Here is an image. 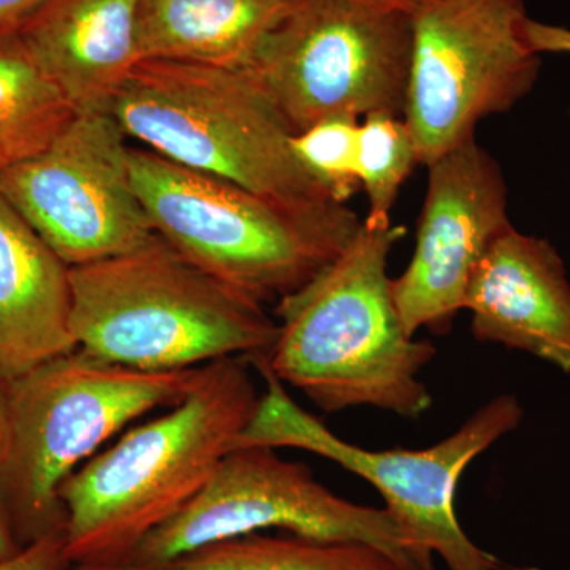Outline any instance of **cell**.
Returning a JSON list of instances; mask_svg holds the SVG:
<instances>
[{
    "mask_svg": "<svg viewBox=\"0 0 570 570\" xmlns=\"http://www.w3.org/2000/svg\"><path fill=\"white\" fill-rule=\"evenodd\" d=\"M524 32H527L528 43L538 55L542 52L570 55V29L564 26L546 24L528 18Z\"/></svg>",
    "mask_w": 570,
    "mask_h": 570,
    "instance_id": "obj_22",
    "label": "cell"
},
{
    "mask_svg": "<svg viewBox=\"0 0 570 570\" xmlns=\"http://www.w3.org/2000/svg\"><path fill=\"white\" fill-rule=\"evenodd\" d=\"M250 363L264 379L265 392L234 449L287 448L324 456L370 482L412 542L439 554L450 570H498V561L461 528L455 497L464 469L520 425L523 407L515 396L494 397L433 448L376 452L343 441L298 406L265 355L250 356Z\"/></svg>",
    "mask_w": 570,
    "mask_h": 570,
    "instance_id": "obj_7",
    "label": "cell"
},
{
    "mask_svg": "<svg viewBox=\"0 0 570 570\" xmlns=\"http://www.w3.org/2000/svg\"><path fill=\"white\" fill-rule=\"evenodd\" d=\"M126 140L111 112H77L47 151L0 174L2 197L66 265L126 254L156 236Z\"/></svg>",
    "mask_w": 570,
    "mask_h": 570,
    "instance_id": "obj_11",
    "label": "cell"
},
{
    "mask_svg": "<svg viewBox=\"0 0 570 570\" xmlns=\"http://www.w3.org/2000/svg\"><path fill=\"white\" fill-rule=\"evenodd\" d=\"M62 570H119V569H99V568H82V566H66Z\"/></svg>",
    "mask_w": 570,
    "mask_h": 570,
    "instance_id": "obj_27",
    "label": "cell"
},
{
    "mask_svg": "<svg viewBox=\"0 0 570 570\" xmlns=\"http://www.w3.org/2000/svg\"><path fill=\"white\" fill-rule=\"evenodd\" d=\"M404 234L392 220L365 219L340 257L276 305L266 363L324 412L367 406L419 419L433 406L420 373L436 347L407 335L387 275Z\"/></svg>",
    "mask_w": 570,
    "mask_h": 570,
    "instance_id": "obj_2",
    "label": "cell"
},
{
    "mask_svg": "<svg viewBox=\"0 0 570 570\" xmlns=\"http://www.w3.org/2000/svg\"><path fill=\"white\" fill-rule=\"evenodd\" d=\"M411 56L406 11L298 0L245 70L296 135L340 116H403Z\"/></svg>",
    "mask_w": 570,
    "mask_h": 570,
    "instance_id": "obj_8",
    "label": "cell"
},
{
    "mask_svg": "<svg viewBox=\"0 0 570 570\" xmlns=\"http://www.w3.org/2000/svg\"><path fill=\"white\" fill-rule=\"evenodd\" d=\"M202 370L151 373L77 347L11 381L0 499L26 532L24 543L63 531L62 483L134 420L181 403Z\"/></svg>",
    "mask_w": 570,
    "mask_h": 570,
    "instance_id": "obj_6",
    "label": "cell"
},
{
    "mask_svg": "<svg viewBox=\"0 0 570 570\" xmlns=\"http://www.w3.org/2000/svg\"><path fill=\"white\" fill-rule=\"evenodd\" d=\"M10 441V381L0 370V468L7 459Z\"/></svg>",
    "mask_w": 570,
    "mask_h": 570,
    "instance_id": "obj_24",
    "label": "cell"
},
{
    "mask_svg": "<svg viewBox=\"0 0 570 570\" xmlns=\"http://www.w3.org/2000/svg\"><path fill=\"white\" fill-rule=\"evenodd\" d=\"M269 528L313 539L362 540L407 570H436L433 554L412 542L389 509L337 497L306 464L281 459L269 448L228 452L204 490L119 568H154L209 543Z\"/></svg>",
    "mask_w": 570,
    "mask_h": 570,
    "instance_id": "obj_10",
    "label": "cell"
},
{
    "mask_svg": "<svg viewBox=\"0 0 570 570\" xmlns=\"http://www.w3.org/2000/svg\"><path fill=\"white\" fill-rule=\"evenodd\" d=\"M298 0H138L140 61L245 70Z\"/></svg>",
    "mask_w": 570,
    "mask_h": 570,
    "instance_id": "obj_16",
    "label": "cell"
},
{
    "mask_svg": "<svg viewBox=\"0 0 570 570\" xmlns=\"http://www.w3.org/2000/svg\"><path fill=\"white\" fill-rule=\"evenodd\" d=\"M411 17L403 119L430 167L532 91L540 55L524 32V0H426Z\"/></svg>",
    "mask_w": 570,
    "mask_h": 570,
    "instance_id": "obj_9",
    "label": "cell"
},
{
    "mask_svg": "<svg viewBox=\"0 0 570 570\" xmlns=\"http://www.w3.org/2000/svg\"><path fill=\"white\" fill-rule=\"evenodd\" d=\"M21 547L18 546L9 513H7L6 505H3L2 499H0V560H6V558L17 553Z\"/></svg>",
    "mask_w": 570,
    "mask_h": 570,
    "instance_id": "obj_25",
    "label": "cell"
},
{
    "mask_svg": "<svg viewBox=\"0 0 570 570\" xmlns=\"http://www.w3.org/2000/svg\"><path fill=\"white\" fill-rule=\"evenodd\" d=\"M119 570H407L362 540H325L262 532L220 540L154 568Z\"/></svg>",
    "mask_w": 570,
    "mask_h": 570,
    "instance_id": "obj_17",
    "label": "cell"
},
{
    "mask_svg": "<svg viewBox=\"0 0 570 570\" xmlns=\"http://www.w3.org/2000/svg\"><path fill=\"white\" fill-rule=\"evenodd\" d=\"M135 193L154 232L217 281L272 305L314 279L354 242L346 205L285 204L130 148Z\"/></svg>",
    "mask_w": 570,
    "mask_h": 570,
    "instance_id": "obj_4",
    "label": "cell"
},
{
    "mask_svg": "<svg viewBox=\"0 0 570 570\" xmlns=\"http://www.w3.org/2000/svg\"><path fill=\"white\" fill-rule=\"evenodd\" d=\"M71 335L107 362L164 373L268 355L277 322L159 235L129 253L70 266Z\"/></svg>",
    "mask_w": 570,
    "mask_h": 570,
    "instance_id": "obj_3",
    "label": "cell"
},
{
    "mask_svg": "<svg viewBox=\"0 0 570 570\" xmlns=\"http://www.w3.org/2000/svg\"><path fill=\"white\" fill-rule=\"evenodd\" d=\"M464 309L480 343L528 352L570 374V284L547 239L510 227L475 266Z\"/></svg>",
    "mask_w": 570,
    "mask_h": 570,
    "instance_id": "obj_13",
    "label": "cell"
},
{
    "mask_svg": "<svg viewBox=\"0 0 570 570\" xmlns=\"http://www.w3.org/2000/svg\"><path fill=\"white\" fill-rule=\"evenodd\" d=\"M417 164V146L401 116L379 112L360 122L356 174L370 202L367 220H392L400 187Z\"/></svg>",
    "mask_w": 570,
    "mask_h": 570,
    "instance_id": "obj_19",
    "label": "cell"
},
{
    "mask_svg": "<svg viewBox=\"0 0 570 570\" xmlns=\"http://www.w3.org/2000/svg\"><path fill=\"white\" fill-rule=\"evenodd\" d=\"M417 242L406 272L392 279L393 302L409 336L444 335L464 309L472 273L510 227L508 184L475 138L428 167Z\"/></svg>",
    "mask_w": 570,
    "mask_h": 570,
    "instance_id": "obj_12",
    "label": "cell"
},
{
    "mask_svg": "<svg viewBox=\"0 0 570 570\" xmlns=\"http://www.w3.org/2000/svg\"><path fill=\"white\" fill-rule=\"evenodd\" d=\"M110 112L127 137L190 170L285 204L335 202L299 163L294 134L247 70L140 61Z\"/></svg>",
    "mask_w": 570,
    "mask_h": 570,
    "instance_id": "obj_5",
    "label": "cell"
},
{
    "mask_svg": "<svg viewBox=\"0 0 570 570\" xmlns=\"http://www.w3.org/2000/svg\"><path fill=\"white\" fill-rule=\"evenodd\" d=\"M358 2L367 3V6L379 7V9L406 11L414 13L426 0H358Z\"/></svg>",
    "mask_w": 570,
    "mask_h": 570,
    "instance_id": "obj_26",
    "label": "cell"
},
{
    "mask_svg": "<svg viewBox=\"0 0 570 570\" xmlns=\"http://www.w3.org/2000/svg\"><path fill=\"white\" fill-rule=\"evenodd\" d=\"M69 566L63 553V532L56 531L24 543L17 553L0 560V570H62Z\"/></svg>",
    "mask_w": 570,
    "mask_h": 570,
    "instance_id": "obj_21",
    "label": "cell"
},
{
    "mask_svg": "<svg viewBox=\"0 0 570 570\" xmlns=\"http://www.w3.org/2000/svg\"><path fill=\"white\" fill-rule=\"evenodd\" d=\"M138 0H43L17 29L78 112L108 111L135 66Z\"/></svg>",
    "mask_w": 570,
    "mask_h": 570,
    "instance_id": "obj_14",
    "label": "cell"
},
{
    "mask_svg": "<svg viewBox=\"0 0 570 570\" xmlns=\"http://www.w3.org/2000/svg\"><path fill=\"white\" fill-rule=\"evenodd\" d=\"M69 272L0 194V370L10 382L78 347Z\"/></svg>",
    "mask_w": 570,
    "mask_h": 570,
    "instance_id": "obj_15",
    "label": "cell"
},
{
    "mask_svg": "<svg viewBox=\"0 0 570 570\" xmlns=\"http://www.w3.org/2000/svg\"><path fill=\"white\" fill-rule=\"evenodd\" d=\"M17 31L0 36V174L47 151L77 116Z\"/></svg>",
    "mask_w": 570,
    "mask_h": 570,
    "instance_id": "obj_18",
    "label": "cell"
},
{
    "mask_svg": "<svg viewBox=\"0 0 570 570\" xmlns=\"http://www.w3.org/2000/svg\"><path fill=\"white\" fill-rule=\"evenodd\" d=\"M360 119L330 118L292 137V148L303 167L325 187L337 204L358 193L356 154Z\"/></svg>",
    "mask_w": 570,
    "mask_h": 570,
    "instance_id": "obj_20",
    "label": "cell"
},
{
    "mask_svg": "<svg viewBox=\"0 0 570 570\" xmlns=\"http://www.w3.org/2000/svg\"><path fill=\"white\" fill-rule=\"evenodd\" d=\"M43 0H0V36L17 31Z\"/></svg>",
    "mask_w": 570,
    "mask_h": 570,
    "instance_id": "obj_23",
    "label": "cell"
},
{
    "mask_svg": "<svg viewBox=\"0 0 570 570\" xmlns=\"http://www.w3.org/2000/svg\"><path fill=\"white\" fill-rule=\"evenodd\" d=\"M249 356L208 363L181 403L124 434L59 490L63 553L71 566L127 564L174 519L235 448L257 407Z\"/></svg>",
    "mask_w": 570,
    "mask_h": 570,
    "instance_id": "obj_1",
    "label": "cell"
}]
</instances>
